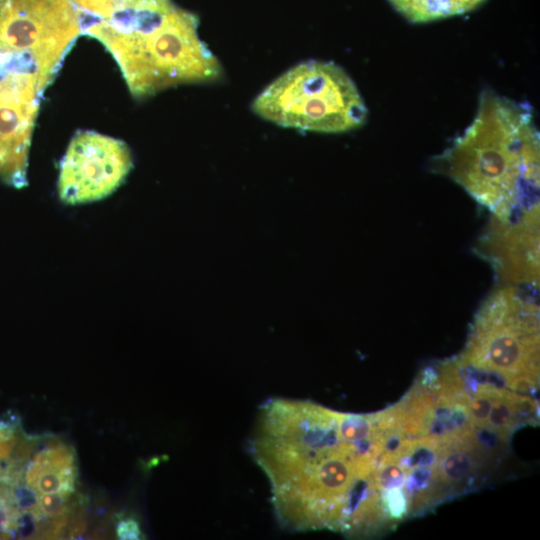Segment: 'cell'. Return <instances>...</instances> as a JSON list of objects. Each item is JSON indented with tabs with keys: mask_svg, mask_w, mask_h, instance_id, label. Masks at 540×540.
<instances>
[{
	"mask_svg": "<svg viewBox=\"0 0 540 540\" xmlns=\"http://www.w3.org/2000/svg\"><path fill=\"white\" fill-rule=\"evenodd\" d=\"M13 494L17 508L23 513L34 514L40 511L37 493L30 486H19Z\"/></svg>",
	"mask_w": 540,
	"mask_h": 540,
	"instance_id": "15",
	"label": "cell"
},
{
	"mask_svg": "<svg viewBox=\"0 0 540 540\" xmlns=\"http://www.w3.org/2000/svg\"><path fill=\"white\" fill-rule=\"evenodd\" d=\"M79 15L80 27L106 20L131 8L142 7L157 0H73Z\"/></svg>",
	"mask_w": 540,
	"mask_h": 540,
	"instance_id": "12",
	"label": "cell"
},
{
	"mask_svg": "<svg viewBox=\"0 0 540 540\" xmlns=\"http://www.w3.org/2000/svg\"><path fill=\"white\" fill-rule=\"evenodd\" d=\"M252 110L276 125L321 133L357 129L368 116L346 71L318 60L301 62L277 77L254 99Z\"/></svg>",
	"mask_w": 540,
	"mask_h": 540,
	"instance_id": "6",
	"label": "cell"
},
{
	"mask_svg": "<svg viewBox=\"0 0 540 540\" xmlns=\"http://www.w3.org/2000/svg\"><path fill=\"white\" fill-rule=\"evenodd\" d=\"M539 205L507 220L492 217L477 246L506 285L539 286Z\"/></svg>",
	"mask_w": 540,
	"mask_h": 540,
	"instance_id": "8",
	"label": "cell"
},
{
	"mask_svg": "<svg viewBox=\"0 0 540 540\" xmlns=\"http://www.w3.org/2000/svg\"><path fill=\"white\" fill-rule=\"evenodd\" d=\"M76 465L61 470L28 471L25 481L28 486L40 494L63 493L72 494L76 488Z\"/></svg>",
	"mask_w": 540,
	"mask_h": 540,
	"instance_id": "11",
	"label": "cell"
},
{
	"mask_svg": "<svg viewBox=\"0 0 540 540\" xmlns=\"http://www.w3.org/2000/svg\"><path fill=\"white\" fill-rule=\"evenodd\" d=\"M133 168L128 145L93 130H78L60 162L58 195L68 205L111 195Z\"/></svg>",
	"mask_w": 540,
	"mask_h": 540,
	"instance_id": "7",
	"label": "cell"
},
{
	"mask_svg": "<svg viewBox=\"0 0 540 540\" xmlns=\"http://www.w3.org/2000/svg\"><path fill=\"white\" fill-rule=\"evenodd\" d=\"M115 535L120 540L143 539L139 521L126 513L121 512L115 515Z\"/></svg>",
	"mask_w": 540,
	"mask_h": 540,
	"instance_id": "14",
	"label": "cell"
},
{
	"mask_svg": "<svg viewBox=\"0 0 540 540\" xmlns=\"http://www.w3.org/2000/svg\"><path fill=\"white\" fill-rule=\"evenodd\" d=\"M40 101L0 91V181L27 186L28 155Z\"/></svg>",
	"mask_w": 540,
	"mask_h": 540,
	"instance_id": "9",
	"label": "cell"
},
{
	"mask_svg": "<svg viewBox=\"0 0 540 540\" xmlns=\"http://www.w3.org/2000/svg\"><path fill=\"white\" fill-rule=\"evenodd\" d=\"M71 494L48 493L42 494L39 498V509L48 517H61L70 514L78 506H82V501L72 499Z\"/></svg>",
	"mask_w": 540,
	"mask_h": 540,
	"instance_id": "13",
	"label": "cell"
},
{
	"mask_svg": "<svg viewBox=\"0 0 540 540\" xmlns=\"http://www.w3.org/2000/svg\"><path fill=\"white\" fill-rule=\"evenodd\" d=\"M506 285L481 305L463 352L468 367L535 397L539 386V304L535 292Z\"/></svg>",
	"mask_w": 540,
	"mask_h": 540,
	"instance_id": "4",
	"label": "cell"
},
{
	"mask_svg": "<svg viewBox=\"0 0 540 540\" xmlns=\"http://www.w3.org/2000/svg\"><path fill=\"white\" fill-rule=\"evenodd\" d=\"M413 23H426L472 11L486 0H388Z\"/></svg>",
	"mask_w": 540,
	"mask_h": 540,
	"instance_id": "10",
	"label": "cell"
},
{
	"mask_svg": "<svg viewBox=\"0 0 540 540\" xmlns=\"http://www.w3.org/2000/svg\"><path fill=\"white\" fill-rule=\"evenodd\" d=\"M130 93L146 98L170 87L214 82L223 69L198 34V18L176 7L159 27L109 40Z\"/></svg>",
	"mask_w": 540,
	"mask_h": 540,
	"instance_id": "5",
	"label": "cell"
},
{
	"mask_svg": "<svg viewBox=\"0 0 540 540\" xmlns=\"http://www.w3.org/2000/svg\"><path fill=\"white\" fill-rule=\"evenodd\" d=\"M249 450L268 478L285 528L359 537L392 528L379 486L385 450L380 412L270 399L260 408Z\"/></svg>",
	"mask_w": 540,
	"mask_h": 540,
	"instance_id": "1",
	"label": "cell"
},
{
	"mask_svg": "<svg viewBox=\"0 0 540 540\" xmlns=\"http://www.w3.org/2000/svg\"><path fill=\"white\" fill-rule=\"evenodd\" d=\"M80 35L73 0H0V88L43 100Z\"/></svg>",
	"mask_w": 540,
	"mask_h": 540,
	"instance_id": "3",
	"label": "cell"
},
{
	"mask_svg": "<svg viewBox=\"0 0 540 540\" xmlns=\"http://www.w3.org/2000/svg\"><path fill=\"white\" fill-rule=\"evenodd\" d=\"M435 165L498 220L539 205L540 136L532 107L484 89L472 123Z\"/></svg>",
	"mask_w": 540,
	"mask_h": 540,
	"instance_id": "2",
	"label": "cell"
}]
</instances>
